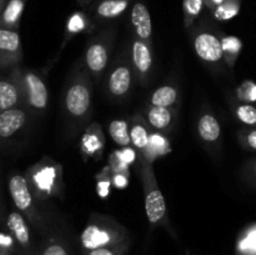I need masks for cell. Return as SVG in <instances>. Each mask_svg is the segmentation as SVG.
<instances>
[{
    "label": "cell",
    "mask_w": 256,
    "mask_h": 255,
    "mask_svg": "<svg viewBox=\"0 0 256 255\" xmlns=\"http://www.w3.org/2000/svg\"><path fill=\"white\" fill-rule=\"evenodd\" d=\"M92 110V78L84 62L74 66L64 90L62 112L69 130L78 132L88 124Z\"/></svg>",
    "instance_id": "1"
},
{
    "label": "cell",
    "mask_w": 256,
    "mask_h": 255,
    "mask_svg": "<svg viewBox=\"0 0 256 255\" xmlns=\"http://www.w3.org/2000/svg\"><path fill=\"white\" fill-rule=\"evenodd\" d=\"M132 242L126 228L112 216L92 214L79 236L82 252Z\"/></svg>",
    "instance_id": "3"
},
{
    "label": "cell",
    "mask_w": 256,
    "mask_h": 255,
    "mask_svg": "<svg viewBox=\"0 0 256 255\" xmlns=\"http://www.w3.org/2000/svg\"><path fill=\"white\" fill-rule=\"evenodd\" d=\"M132 24L135 38L152 46V22L148 8L142 2H136L132 10Z\"/></svg>",
    "instance_id": "19"
},
{
    "label": "cell",
    "mask_w": 256,
    "mask_h": 255,
    "mask_svg": "<svg viewBox=\"0 0 256 255\" xmlns=\"http://www.w3.org/2000/svg\"><path fill=\"white\" fill-rule=\"evenodd\" d=\"M130 248H132V242H126L119 245H114V246L90 250V252H84V255H128L130 252Z\"/></svg>",
    "instance_id": "31"
},
{
    "label": "cell",
    "mask_w": 256,
    "mask_h": 255,
    "mask_svg": "<svg viewBox=\"0 0 256 255\" xmlns=\"http://www.w3.org/2000/svg\"><path fill=\"white\" fill-rule=\"evenodd\" d=\"M195 54L202 62H204L212 69L222 72V68L226 66L222 54V38L210 30H199L195 32L192 39Z\"/></svg>",
    "instance_id": "9"
},
{
    "label": "cell",
    "mask_w": 256,
    "mask_h": 255,
    "mask_svg": "<svg viewBox=\"0 0 256 255\" xmlns=\"http://www.w3.org/2000/svg\"><path fill=\"white\" fill-rule=\"evenodd\" d=\"M68 32L69 35H76L86 28V22L82 14H75L68 22Z\"/></svg>",
    "instance_id": "36"
},
{
    "label": "cell",
    "mask_w": 256,
    "mask_h": 255,
    "mask_svg": "<svg viewBox=\"0 0 256 255\" xmlns=\"http://www.w3.org/2000/svg\"><path fill=\"white\" fill-rule=\"evenodd\" d=\"M235 118L246 128H256V105L246 102H235L232 105Z\"/></svg>",
    "instance_id": "27"
},
{
    "label": "cell",
    "mask_w": 256,
    "mask_h": 255,
    "mask_svg": "<svg viewBox=\"0 0 256 255\" xmlns=\"http://www.w3.org/2000/svg\"><path fill=\"white\" fill-rule=\"evenodd\" d=\"M246 179L249 180L250 184L256 186V158L246 166Z\"/></svg>",
    "instance_id": "38"
},
{
    "label": "cell",
    "mask_w": 256,
    "mask_h": 255,
    "mask_svg": "<svg viewBox=\"0 0 256 255\" xmlns=\"http://www.w3.org/2000/svg\"><path fill=\"white\" fill-rule=\"evenodd\" d=\"M109 135L112 142L122 148H130L132 146V138H130V124L126 120L116 119L110 122L109 126Z\"/></svg>",
    "instance_id": "24"
},
{
    "label": "cell",
    "mask_w": 256,
    "mask_h": 255,
    "mask_svg": "<svg viewBox=\"0 0 256 255\" xmlns=\"http://www.w3.org/2000/svg\"><path fill=\"white\" fill-rule=\"evenodd\" d=\"M24 106V88H22V69L9 68L5 75H0V112L14 108Z\"/></svg>",
    "instance_id": "10"
},
{
    "label": "cell",
    "mask_w": 256,
    "mask_h": 255,
    "mask_svg": "<svg viewBox=\"0 0 256 255\" xmlns=\"http://www.w3.org/2000/svg\"><path fill=\"white\" fill-rule=\"evenodd\" d=\"M15 255H22V254H15Z\"/></svg>",
    "instance_id": "42"
},
{
    "label": "cell",
    "mask_w": 256,
    "mask_h": 255,
    "mask_svg": "<svg viewBox=\"0 0 256 255\" xmlns=\"http://www.w3.org/2000/svg\"><path fill=\"white\" fill-rule=\"evenodd\" d=\"M38 255H75L69 235L58 225L50 234L40 239Z\"/></svg>",
    "instance_id": "15"
},
{
    "label": "cell",
    "mask_w": 256,
    "mask_h": 255,
    "mask_svg": "<svg viewBox=\"0 0 256 255\" xmlns=\"http://www.w3.org/2000/svg\"><path fill=\"white\" fill-rule=\"evenodd\" d=\"M135 72L132 69V58L126 49L112 62L106 76H105V92L116 102L128 99L132 90Z\"/></svg>",
    "instance_id": "6"
},
{
    "label": "cell",
    "mask_w": 256,
    "mask_h": 255,
    "mask_svg": "<svg viewBox=\"0 0 256 255\" xmlns=\"http://www.w3.org/2000/svg\"><path fill=\"white\" fill-rule=\"evenodd\" d=\"M178 109L162 106H149L145 109V120L149 126L156 132L168 134L176 122Z\"/></svg>",
    "instance_id": "17"
},
{
    "label": "cell",
    "mask_w": 256,
    "mask_h": 255,
    "mask_svg": "<svg viewBox=\"0 0 256 255\" xmlns=\"http://www.w3.org/2000/svg\"><path fill=\"white\" fill-rule=\"evenodd\" d=\"M114 46L115 34L112 32H102L88 42L82 62L96 84H100L105 78Z\"/></svg>",
    "instance_id": "5"
},
{
    "label": "cell",
    "mask_w": 256,
    "mask_h": 255,
    "mask_svg": "<svg viewBox=\"0 0 256 255\" xmlns=\"http://www.w3.org/2000/svg\"><path fill=\"white\" fill-rule=\"evenodd\" d=\"M129 6V0H104L96 8V16L102 20L119 18Z\"/></svg>",
    "instance_id": "26"
},
{
    "label": "cell",
    "mask_w": 256,
    "mask_h": 255,
    "mask_svg": "<svg viewBox=\"0 0 256 255\" xmlns=\"http://www.w3.org/2000/svg\"><path fill=\"white\" fill-rule=\"evenodd\" d=\"M198 134L205 146L219 149L222 142V125L212 112H204L198 120Z\"/></svg>",
    "instance_id": "16"
},
{
    "label": "cell",
    "mask_w": 256,
    "mask_h": 255,
    "mask_svg": "<svg viewBox=\"0 0 256 255\" xmlns=\"http://www.w3.org/2000/svg\"><path fill=\"white\" fill-rule=\"evenodd\" d=\"M222 54H224L225 65L229 69H234L238 59L242 50V42L238 36H222Z\"/></svg>",
    "instance_id": "25"
},
{
    "label": "cell",
    "mask_w": 256,
    "mask_h": 255,
    "mask_svg": "<svg viewBox=\"0 0 256 255\" xmlns=\"http://www.w3.org/2000/svg\"><path fill=\"white\" fill-rule=\"evenodd\" d=\"M179 90L175 85L166 84L158 88L152 92L150 96L149 105L152 106H162V108H172V109H178V102H179Z\"/></svg>",
    "instance_id": "20"
},
{
    "label": "cell",
    "mask_w": 256,
    "mask_h": 255,
    "mask_svg": "<svg viewBox=\"0 0 256 255\" xmlns=\"http://www.w3.org/2000/svg\"><path fill=\"white\" fill-rule=\"evenodd\" d=\"M239 10L240 8L236 2H224L215 10V18L220 20V22H226V20L234 19L239 14Z\"/></svg>",
    "instance_id": "32"
},
{
    "label": "cell",
    "mask_w": 256,
    "mask_h": 255,
    "mask_svg": "<svg viewBox=\"0 0 256 255\" xmlns=\"http://www.w3.org/2000/svg\"><path fill=\"white\" fill-rule=\"evenodd\" d=\"M105 172H106V175L105 176H102V175H100L99 182H98V194L100 195V196L102 198V199H105V198L108 196V195L110 194V188H112V170H110V168L108 166V169H105Z\"/></svg>",
    "instance_id": "35"
},
{
    "label": "cell",
    "mask_w": 256,
    "mask_h": 255,
    "mask_svg": "<svg viewBox=\"0 0 256 255\" xmlns=\"http://www.w3.org/2000/svg\"><path fill=\"white\" fill-rule=\"evenodd\" d=\"M239 140L244 149L256 152V128L242 129L239 132Z\"/></svg>",
    "instance_id": "33"
},
{
    "label": "cell",
    "mask_w": 256,
    "mask_h": 255,
    "mask_svg": "<svg viewBox=\"0 0 256 255\" xmlns=\"http://www.w3.org/2000/svg\"><path fill=\"white\" fill-rule=\"evenodd\" d=\"M2 12H4V0H0V19H2Z\"/></svg>",
    "instance_id": "40"
},
{
    "label": "cell",
    "mask_w": 256,
    "mask_h": 255,
    "mask_svg": "<svg viewBox=\"0 0 256 255\" xmlns=\"http://www.w3.org/2000/svg\"><path fill=\"white\" fill-rule=\"evenodd\" d=\"M104 149V136L102 134L100 126L92 124L90 129L86 130L82 140V150L88 156H98Z\"/></svg>",
    "instance_id": "21"
},
{
    "label": "cell",
    "mask_w": 256,
    "mask_h": 255,
    "mask_svg": "<svg viewBox=\"0 0 256 255\" xmlns=\"http://www.w3.org/2000/svg\"><path fill=\"white\" fill-rule=\"evenodd\" d=\"M235 255H256V222L248 225L238 235Z\"/></svg>",
    "instance_id": "23"
},
{
    "label": "cell",
    "mask_w": 256,
    "mask_h": 255,
    "mask_svg": "<svg viewBox=\"0 0 256 255\" xmlns=\"http://www.w3.org/2000/svg\"><path fill=\"white\" fill-rule=\"evenodd\" d=\"M225 0H212V4H215V5H218V6H219V5H222V2H224Z\"/></svg>",
    "instance_id": "41"
},
{
    "label": "cell",
    "mask_w": 256,
    "mask_h": 255,
    "mask_svg": "<svg viewBox=\"0 0 256 255\" xmlns=\"http://www.w3.org/2000/svg\"><path fill=\"white\" fill-rule=\"evenodd\" d=\"M112 185H114L115 188H118V189H125V188L129 185V172H112Z\"/></svg>",
    "instance_id": "37"
},
{
    "label": "cell",
    "mask_w": 256,
    "mask_h": 255,
    "mask_svg": "<svg viewBox=\"0 0 256 255\" xmlns=\"http://www.w3.org/2000/svg\"><path fill=\"white\" fill-rule=\"evenodd\" d=\"M202 0H185V14H186V26L192 24V20L195 19L202 12Z\"/></svg>",
    "instance_id": "34"
},
{
    "label": "cell",
    "mask_w": 256,
    "mask_h": 255,
    "mask_svg": "<svg viewBox=\"0 0 256 255\" xmlns=\"http://www.w3.org/2000/svg\"><path fill=\"white\" fill-rule=\"evenodd\" d=\"M170 152V144L162 132H152L148 162H152L159 155H165Z\"/></svg>",
    "instance_id": "28"
},
{
    "label": "cell",
    "mask_w": 256,
    "mask_h": 255,
    "mask_svg": "<svg viewBox=\"0 0 256 255\" xmlns=\"http://www.w3.org/2000/svg\"><path fill=\"white\" fill-rule=\"evenodd\" d=\"M140 176L144 188L145 212L152 228L166 225V202L155 178L152 162L140 156Z\"/></svg>",
    "instance_id": "4"
},
{
    "label": "cell",
    "mask_w": 256,
    "mask_h": 255,
    "mask_svg": "<svg viewBox=\"0 0 256 255\" xmlns=\"http://www.w3.org/2000/svg\"><path fill=\"white\" fill-rule=\"evenodd\" d=\"M236 99L240 102L254 104L256 102V84L252 80H246L236 89Z\"/></svg>",
    "instance_id": "29"
},
{
    "label": "cell",
    "mask_w": 256,
    "mask_h": 255,
    "mask_svg": "<svg viewBox=\"0 0 256 255\" xmlns=\"http://www.w3.org/2000/svg\"><path fill=\"white\" fill-rule=\"evenodd\" d=\"M22 59V39L18 30L0 28V69L16 66Z\"/></svg>",
    "instance_id": "13"
},
{
    "label": "cell",
    "mask_w": 256,
    "mask_h": 255,
    "mask_svg": "<svg viewBox=\"0 0 256 255\" xmlns=\"http://www.w3.org/2000/svg\"><path fill=\"white\" fill-rule=\"evenodd\" d=\"M29 120V110L24 106L0 112V145L22 130Z\"/></svg>",
    "instance_id": "14"
},
{
    "label": "cell",
    "mask_w": 256,
    "mask_h": 255,
    "mask_svg": "<svg viewBox=\"0 0 256 255\" xmlns=\"http://www.w3.org/2000/svg\"><path fill=\"white\" fill-rule=\"evenodd\" d=\"M24 8L25 0H9V2L5 5L2 19H0V28L18 30Z\"/></svg>",
    "instance_id": "22"
},
{
    "label": "cell",
    "mask_w": 256,
    "mask_h": 255,
    "mask_svg": "<svg viewBox=\"0 0 256 255\" xmlns=\"http://www.w3.org/2000/svg\"><path fill=\"white\" fill-rule=\"evenodd\" d=\"M25 108L35 114H42L49 105V90L45 80L32 70L22 69Z\"/></svg>",
    "instance_id": "11"
},
{
    "label": "cell",
    "mask_w": 256,
    "mask_h": 255,
    "mask_svg": "<svg viewBox=\"0 0 256 255\" xmlns=\"http://www.w3.org/2000/svg\"><path fill=\"white\" fill-rule=\"evenodd\" d=\"M62 169L52 160L44 159L28 170L26 179L32 192L40 202L48 200L52 195L59 194L62 182Z\"/></svg>",
    "instance_id": "7"
},
{
    "label": "cell",
    "mask_w": 256,
    "mask_h": 255,
    "mask_svg": "<svg viewBox=\"0 0 256 255\" xmlns=\"http://www.w3.org/2000/svg\"><path fill=\"white\" fill-rule=\"evenodd\" d=\"M5 228L12 234L22 255H38L40 239H36L35 230L26 220V218L16 209L8 212Z\"/></svg>",
    "instance_id": "8"
},
{
    "label": "cell",
    "mask_w": 256,
    "mask_h": 255,
    "mask_svg": "<svg viewBox=\"0 0 256 255\" xmlns=\"http://www.w3.org/2000/svg\"><path fill=\"white\" fill-rule=\"evenodd\" d=\"M130 138H132V146L139 152L140 156L148 160L152 130L145 118H142V115L132 116L130 122Z\"/></svg>",
    "instance_id": "18"
},
{
    "label": "cell",
    "mask_w": 256,
    "mask_h": 255,
    "mask_svg": "<svg viewBox=\"0 0 256 255\" xmlns=\"http://www.w3.org/2000/svg\"><path fill=\"white\" fill-rule=\"evenodd\" d=\"M130 58H132L135 78L142 86H146L152 78V62H154L152 45L135 38L130 46Z\"/></svg>",
    "instance_id": "12"
},
{
    "label": "cell",
    "mask_w": 256,
    "mask_h": 255,
    "mask_svg": "<svg viewBox=\"0 0 256 255\" xmlns=\"http://www.w3.org/2000/svg\"><path fill=\"white\" fill-rule=\"evenodd\" d=\"M20 254L19 248L6 228L0 230V255Z\"/></svg>",
    "instance_id": "30"
},
{
    "label": "cell",
    "mask_w": 256,
    "mask_h": 255,
    "mask_svg": "<svg viewBox=\"0 0 256 255\" xmlns=\"http://www.w3.org/2000/svg\"><path fill=\"white\" fill-rule=\"evenodd\" d=\"M8 190L14 208L26 218L40 239L50 234L59 225L42 212L40 202L32 192L25 175L12 172L8 182Z\"/></svg>",
    "instance_id": "2"
},
{
    "label": "cell",
    "mask_w": 256,
    "mask_h": 255,
    "mask_svg": "<svg viewBox=\"0 0 256 255\" xmlns=\"http://www.w3.org/2000/svg\"><path fill=\"white\" fill-rule=\"evenodd\" d=\"M6 208H5V202L0 194V228H5V220H6Z\"/></svg>",
    "instance_id": "39"
}]
</instances>
